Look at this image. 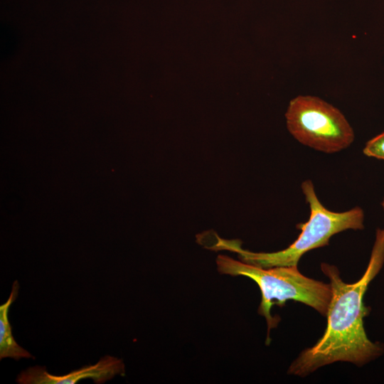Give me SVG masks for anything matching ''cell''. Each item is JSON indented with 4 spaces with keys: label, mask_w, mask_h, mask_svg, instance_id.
Instances as JSON below:
<instances>
[{
    "label": "cell",
    "mask_w": 384,
    "mask_h": 384,
    "mask_svg": "<svg viewBox=\"0 0 384 384\" xmlns=\"http://www.w3.org/2000/svg\"><path fill=\"white\" fill-rule=\"evenodd\" d=\"M384 263V230L378 229L367 269L362 277L345 283L336 267L321 263V269L330 279L332 295L326 314L327 326L321 338L302 351L291 364L289 374L306 376L319 368L337 361L362 366L383 353L378 343L368 339L363 319L370 309L363 297L369 283Z\"/></svg>",
    "instance_id": "obj_1"
},
{
    "label": "cell",
    "mask_w": 384,
    "mask_h": 384,
    "mask_svg": "<svg viewBox=\"0 0 384 384\" xmlns=\"http://www.w3.org/2000/svg\"><path fill=\"white\" fill-rule=\"evenodd\" d=\"M302 190L310 208L309 220L297 225L302 230L297 239L284 250L274 252H254L242 248L238 240L218 239L215 248L238 254L241 261L263 268L297 266L302 256L313 249L328 245L331 237L348 229L364 228V214L356 207L344 212H333L318 199L310 180L302 183Z\"/></svg>",
    "instance_id": "obj_2"
},
{
    "label": "cell",
    "mask_w": 384,
    "mask_h": 384,
    "mask_svg": "<svg viewBox=\"0 0 384 384\" xmlns=\"http://www.w3.org/2000/svg\"><path fill=\"white\" fill-rule=\"evenodd\" d=\"M216 264L221 274L245 276L257 283L262 293L258 312L266 319L268 333L279 321L271 315L272 305L282 307L289 299L304 303L326 316L332 295L330 284L304 276L297 266L263 268L225 255H218Z\"/></svg>",
    "instance_id": "obj_3"
},
{
    "label": "cell",
    "mask_w": 384,
    "mask_h": 384,
    "mask_svg": "<svg viewBox=\"0 0 384 384\" xmlns=\"http://www.w3.org/2000/svg\"><path fill=\"white\" fill-rule=\"evenodd\" d=\"M285 117L289 132L298 142L322 152H338L354 139L353 130L342 112L315 96L292 99Z\"/></svg>",
    "instance_id": "obj_4"
},
{
    "label": "cell",
    "mask_w": 384,
    "mask_h": 384,
    "mask_svg": "<svg viewBox=\"0 0 384 384\" xmlns=\"http://www.w3.org/2000/svg\"><path fill=\"white\" fill-rule=\"evenodd\" d=\"M124 373V365L122 359L105 356L94 365L85 366L63 375H52L43 366L30 367L20 373L16 382L20 384H74L90 378L100 384Z\"/></svg>",
    "instance_id": "obj_5"
},
{
    "label": "cell",
    "mask_w": 384,
    "mask_h": 384,
    "mask_svg": "<svg viewBox=\"0 0 384 384\" xmlns=\"http://www.w3.org/2000/svg\"><path fill=\"white\" fill-rule=\"evenodd\" d=\"M19 289L17 280L12 284L11 292L6 302L0 306V359L11 358L15 360L34 358L15 341L9 320L11 305L16 300Z\"/></svg>",
    "instance_id": "obj_6"
},
{
    "label": "cell",
    "mask_w": 384,
    "mask_h": 384,
    "mask_svg": "<svg viewBox=\"0 0 384 384\" xmlns=\"http://www.w3.org/2000/svg\"><path fill=\"white\" fill-rule=\"evenodd\" d=\"M365 155L384 159V132L369 140L363 149Z\"/></svg>",
    "instance_id": "obj_7"
},
{
    "label": "cell",
    "mask_w": 384,
    "mask_h": 384,
    "mask_svg": "<svg viewBox=\"0 0 384 384\" xmlns=\"http://www.w3.org/2000/svg\"><path fill=\"white\" fill-rule=\"evenodd\" d=\"M382 206H383V208H384V200H383V203H382Z\"/></svg>",
    "instance_id": "obj_8"
}]
</instances>
